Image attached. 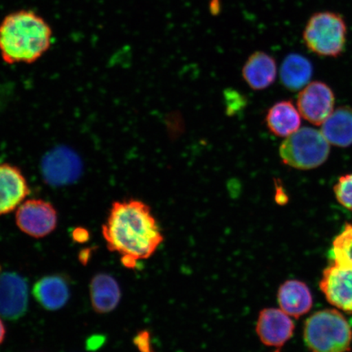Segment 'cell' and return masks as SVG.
<instances>
[{"label": "cell", "instance_id": "obj_1", "mask_svg": "<svg viewBox=\"0 0 352 352\" xmlns=\"http://www.w3.org/2000/svg\"><path fill=\"white\" fill-rule=\"evenodd\" d=\"M102 235L110 252L120 254L123 266L131 270L151 258L164 240L151 208L135 199L113 202Z\"/></svg>", "mask_w": 352, "mask_h": 352}, {"label": "cell", "instance_id": "obj_2", "mask_svg": "<svg viewBox=\"0 0 352 352\" xmlns=\"http://www.w3.org/2000/svg\"><path fill=\"white\" fill-rule=\"evenodd\" d=\"M52 30L32 10L11 12L0 23V54L4 63L32 64L50 50Z\"/></svg>", "mask_w": 352, "mask_h": 352}, {"label": "cell", "instance_id": "obj_3", "mask_svg": "<svg viewBox=\"0 0 352 352\" xmlns=\"http://www.w3.org/2000/svg\"><path fill=\"white\" fill-rule=\"evenodd\" d=\"M303 338L311 352H347L351 350L352 329L340 311L324 309L306 320Z\"/></svg>", "mask_w": 352, "mask_h": 352}, {"label": "cell", "instance_id": "obj_4", "mask_svg": "<svg viewBox=\"0 0 352 352\" xmlns=\"http://www.w3.org/2000/svg\"><path fill=\"white\" fill-rule=\"evenodd\" d=\"M347 26L343 17L332 12H320L310 17L303 30L307 47L321 56L338 57L345 50Z\"/></svg>", "mask_w": 352, "mask_h": 352}, {"label": "cell", "instance_id": "obj_5", "mask_svg": "<svg viewBox=\"0 0 352 352\" xmlns=\"http://www.w3.org/2000/svg\"><path fill=\"white\" fill-rule=\"evenodd\" d=\"M329 151V143L321 131L302 127L286 138L279 153L285 165L298 170H311L327 160Z\"/></svg>", "mask_w": 352, "mask_h": 352}, {"label": "cell", "instance_id": "obj_6", "mask_svg": "<svg viewBox=\"0 0 352 352\" xmlns=\"http://www.w3.org/2000/svg\"><path fill=\"white\" fill-rule=\"evenodd\" d=\"M57 212L50 202L42 199L26 200L16 210V223L26 235L42 239L57 226Z\"/></svg>", "mask_w": 352, "mask_h": 352}, {"label": "cell", "instance_id": "obj_7", "mask_svg": "<svg viewBox=\"0 0 352 352\" xmlns=\"http://www.w3.org/2000/svg\"><path fill=\"white\" fill-rule=\"evenodd\" d=\"M336 98L331 88L322 82H310L299 92L297 107L301 116L321 126L333 111Z\"/></svg>", "mask_w": 352, "mask_h": 352}, {"label": "cell", "instance_id": "obj_8", "mask_svg": "<svg viewBox=\"0 0 352 352\" xmlns=\"http://www.w3.org/2000/svg\"><path fill=\"white\" fill-rule=\"evenodd\" d=\"M28 302L29 287L25 277L15 272L0 274V316L19 320L28 311Z\"/></svg>", "mask_w": 352, "mask_h": 352}, {"label": "cell", "instance_id": "obj_9", "mask_svg": "<svg viewBox=\"0 0 352 352\" xmlns=\"http://www.w3.org/2000/svg\"><path fill=\"white\" fill-rule=\"evenodd\" d=\"M81 169V162L77 154L67 148L54 149L42 162L43 177L52 186H60L74 182Z\"/></svg>", "mask_w": 352, "mask_h": 352}, {"label": "cell", "instance_id": "obj_10", "mask_svg": "<svg viewBox=\"0 0 352 352\" xmlns=\"http://www.w3.org/2000/svg\"><path fill=\"white\" fill-rule=\"evenodd\" d=\"M294 324L292 316L278 308H265L258 315L256 333L268 346H283L292 338Z\"/></svg>", "mask_w": 352, "mask_h": 352}, {"label": "cell", "instance_id": "obj_11", "mask_svg": "<svg viewBox=\"0 0 352 352\" xmlns=\"http://www.w3.org/2000/svg\"><path fill=\"white\" fill-rule=\"evenodd\" d=\"M320 289L330 305L352 314V270L336 265L325 268Z\"/></svg>", "mask_w": 352, "mask_h": 352}, {"label": "cell", "instance_id": "obj_12", "mask_svg": "<svg viewBox=\"0 0 352 352\" xmlns=\"http://www.w3.org/2000/svg\"><path fill=\"white\" fill-rule=\"evenodd\" d=\"M30 195L28 180L16 166L0 164V217L19 208Z\"/></svg>", "mask_w": 352, "mask_h": 352}, {"label": "cell", "instance_id": "obj_13", "mask_svg": "<svg viewBox=\"0 0 352 352\" xmlns=\"http://www.w3.org/2000/svg\"><path fill=\"white\" fill-rule=\"evenodd\" d=\"M281 310L292 318H298L311 310L314 298L308 286L302 281L289 280L280 286L277 293Z\"/></svg>", "mask_w": 352, "mask_h": 352}, {"label": "cell", "instance_id": "obj_14", "mask_svg": "<svg viewBox=\"0 0 352 352\" xmlns=\"http://www.w3.org/2000/svg\"><path fill=\"white\" fill-rule=\"evenodd\" d=\"M276 60L264 52L250 55L242 69V76L253 90H263L274 82L276 77Z\"/></svg>", "mask_w": 352, "mask_h": 352}, {"label": "cell", "instance_id": "obj_15", "mask_svg": "<svg viewBox=\"0 0 352 352\" xmlns=\"http://www.w3.org/2000/svg\"><path fill=\"white\" fill-rule=\"evenodd\" d=\"M35 299L48 311H57L69 301V286L64 277L51 275L43 277L35 283L33 289Z\"/></svg>", "mask_w": 352, "mask_h": 352}, {"label": "cell", "instance_id": "obj_16", "mask_svg": "<svg viewBox=\"0 0 352 352\" xmlns=\"http://www.w3.org/2000/svg\"><path fill=\"white\" fill-rule=\"evenodd\" d=\"M92 308L100 314H109L121 300V289L116 278L107 274L94 276L90 284Z\"/></svg>", "mask_w": 352, "mask_h": 352}, {"label": "cell", "instance_id": "obj_17", "mask_svg": "<svg viewBox=\"0 0 352 352\" xmlns=\"http://www.w3.org/2000/svg\"><path fill=\"white\" fill-rule=\"evenodd\" d=\"M266 123L272 134L288 138L300 127L301 114L292 101H280L268 110Z\"/></svg>", "mask_w": 352, "mask_h": 352}, {"label": "cell", "instance_id": "obj_18", "mask_svg": "<svg viewBox=\"0 0 352 352\" xmlns=\"http://www.w3.org/2000/svg\"><path fill=\"white\" fill-rule=\"evenodd\" d=\"M321 133L329 144L338 147L352 144V108L342 107L333 110L321 125Z\"/></svg>", "mask_w": 352, "mask_h": 352}, {"label": "cell", "instance_id": "obj_19", "mask_svg": "<svg viewBox=\"0 0 352 352\" xmlns=\"http://www.w3.org/2000/svg\"><path fill=\"white\" fill-rule=\"evenodd\" d=\"M312 73V65L305 56L297 54H289L281 65L280 81L289 91H300L309 85Z\"/></svg>", "mask_w": 352, "mask_h": 352}, {"label": "cell", "instance_id": "obj_20", "mask_svg": "<svg viewBox=\"0 0 352 352\" xmlns=\"http://www.w3.org/2000/svg\"><path fill=\"white\" fill-rule=\"evenodd\" d=\"M334 265L342 270H352V226L346 224L333 241Z\"/></svg>", "mask_w": 352, "mask_h": 352}, {"label": "cell", "instance_id": "obj_21", "mask_svg": "<svg viewBox=\"0 0 352 352\" xmlns=\"http://www.w3.org/2000/svg\"><path fill=\"white\" fill-rule=\"evenodd\" d=\"M334 195L340 204L352 210V174L341 176L333 187Z\"/></svg>", "mask_w": 352, "mask_h": 352}, {"label": "cell", "instance_id": "obj_22", "mask_svg": "<svg viewBox=\"0 0 352 352\" xmlns=\"http://www.w3.org/2000/svg\"><path fill=\"white\" fill-rule=\"evenodd\" d=\"M149 336L147 332H142L136 336L135 342L140 352H152L149 346Z\"/></svg>", "mask_w": 352, "mask_h": 352}, {"label": "cell", "instance_id": "obj_23", "mask_svg": "<svg viewBox=\"0 0 352 352\" xmlns=\"http://www.w3.org/2000/svg\"><path fill=\"white\" fill-rule=\"evenodd\" d=\"M73 239L78 243H83L89 239V232L85 228H77L73 231Z\"/></svg>", "mask_w": 352, "mask_h": 352}, {"label": "cell", "instance_id": "obj_24", "mask_svg": "<svg viewBox=\"0 0 352 352\" xmlns=\"http://www.w3.org/2000/svg\"><path fill=\"white\" fill-rule=\"evenodd\" d=\"M6 327H4V324L1 318H0V344L4 340V338H6Z\"/></svg>", "mask_w": 352, "mask_h": 352}]
</instances>
